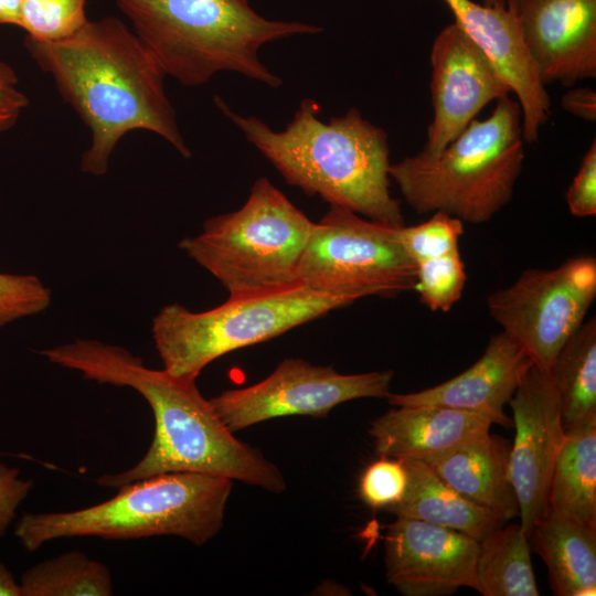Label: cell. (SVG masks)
<instances>
[{
	"label": "cell",
	"instance_id": "cell-32",
	"mask_svg": "<svg viewBox=\"0 0 596 596\" xmlns=\"http://www.w3.org/2000/svg\"><path fill=\"white\" fill-rule=\"evenodd\" d=\"M18 85L14 70L0 61V136L14 127L29 105L28 97Z\"/></svg>",
	"mask_w": 596,
	"mask_h": 596
},
{
	"label": "cell",
	"instance_id": "cell-10",
	"mask_svg": "<svg viewBox=\"0 0 596 596\" xmlns=\"http://www.w3.org/2000/svg\"><path fill=\"white\" fill-rule=\"evenodd\" d=\"M393 372L341 374L332 366L286 359L263 381L227 390L210 400L226 427L235 433L284 416L324 417L352 400L386 398Z\"/></svg>",
	"mask_w": 596,
	"mask_h": 596
},
{
	"label": "cell",
	"instance_id": "cell-6",
	"mask_svg": "<svg viewBox=\"0 0 596 596\" xmlns=\"http://www.w3.org/2000/svg\"><path fill=\"white\" fill-rule=\"evenodd\" d=\"M313 224L263 177L241 209L207 219L201 234L184 237L179 247L228 297L248 296L299 283L297 266Z\"/></svg>",
	"mask_w": 596,
	"mask_h": 596
},
{
	"label": "cell",
	"instance_id": "cell-34",
	"mask_svg": "<svg viewBox=\"0 0 596 596\" xmlns=\"http://www.w3.org/2000/svg\"><path fill=\"white\" fill-rule=\"evenodd\" d=\"M20 0H0V25L19 26Z\"/></svg>",
	"mask_w": 596,
	"mask_h": 596
},
{
	"label": "cell",
	"instance_id": "cell-27",
	"mask_svg": "<svg viewBox=\"0 0 596 596\" xmlns=\"http://www.w3.org/2000/svg\"><path fill=\"white\" fill-rule=\"evenodd\" d=\"M464 222L444 212L419 224L395 227V235L415 264L459 251Z\"/></svg>",
	"mask_w": 596,
	"mask_h": 596
},
{
	"label": "cell",
	"instance_id": "cell-28",
	"mask_svg": "<svg viewBox=\"0 0 596 596\" xmlns=\"http://www.w3.org/2000/svg\"><path fill=\"white\" fill-rule=\"evenodd\" d=\"M51 301V289L39 277L0 273V329L44 311Z\"/></svg>",
	"mask_w": 596,
	"mask_h": 596
},
{
	"label": "cell",
	"instance_id": "cell-29",
	"mask_svg": "<svg viewBox=\"0 0 596 596\" xmlns=\"http://www.w3.org/2000/svg\"><path fill=\"white\" fill-rule=\"evenodd\" d=\"M406 487L407 472L403 461L380 457L362 472L359 494L370 508L387 510L401 501Z\"/></svg>",
	"mask_w": 596,
	"mask_h": 596
},
{
	"label": "cell",
	"instance_id": "cell-25",
	"mask_svg": "<svg viewBox=\"0 0 596 596\" xmlns=\"http://www.w3.org/2000/svg\"><path fill=\"white\" fill-rule=\"evenodd\" d=\"M87 0H20L19 26L42 42L66 39L88 21Z\"/></svg>",
	"mask_w": 596,
	"mask_h": 596
},
{
	"label": "cell",
	"instance_id": "cell-19",
	"mask_svg": "<svg viewBox=\"0 0 596 596\" xmlns=\"http://www.w3.org/2000/svg\"><path fill=\"white\" fill-rule=\"evenodd\" d=\"M529 540L546 565L555 595L596 594V526L547 510L532 526Z\"/></svg>",
	"mask_w": 596,
	"mask_h": 596
},
{
	"label": "cell",
	"instance_id": "cell-35",
	"mask_svg": "<svg viewBox=\"0 0 596 596\" xmlns=\"http://www.w3.org/2000/svg\"><path fill=\"white\" fill-rule=\"evenodd\" d=\"M0 596H22L20 583L2 563H0Z\"/></svg>",
	"mask_w": 596,
	"mask_h": 596
},
{
	"label": "cell",
	"instance_id": "cell-11",
	"mask_svg": "<svg viewBox=\"0 0 596 596\" xmlns=\"http://www.w3.org/2000/svg\"><path fill=\"white\" fill-rule=\"evenodd\" d=\"M433 118L423 151L436 155L490 102L512 93L488 55L455 22L443 28L430 49Z\"/></svg>",
	"mask_w": 596,
	"mask_h": 596
},
{
	"label": "cell",
	"instance_id": "cell-36",
	"mask_svg": "<svg viewBox=\"0 0 596 596\" xmlns=\"http://www.w3.org/2000/svg\"><path fill=\"white\" fill-rule=\"evenodd\" d=\"M485 6L494 7L505 4L507 0H483Z\"/></svg>",
	"mask_w": 596,
	"mask_h": 596
},
{
	"label": "cell",
	"instance_id": "cell-33",
	"mask_svg": "<svg viewBox=\"0 0 596 596\" xmlns=\"http://www.w3.org/2000/svg\"><path fill=\"white\" fill-rule=\"evenodd\" d=\"M562 107L572 115L587 120L596 119V93L586 87L574 88L565 93L561 100Z\"/></svg>",
	"mask_w": 596,
	"mask_h": 596
},
{
	"label": "cell",
	"instance_id": "cell-31",
	"mask_svg": "<svg viewBox=\"0 0 596 596\" xmlns=\"http://www.w3.org/2000/svg\"><path fill=\"white\" fill-rule=\"evenodd\" d=\"M32 487L33 481L22 478L18 468L0 462V536L15 519Z\"/></svg>",
	"mask_w": 596,
	"mask_h": 596
},
{
	"label": "cell",
	"instance_id": "cell-12",
	"mask_svg": "<svg viewBox=\"0 0 596 596\" xmlns=\"http://www.w3.org/2000/svg\"><path fill=\"white\" fill-rule=\"evenodd\" d=\"M515 437L510 449V477L519 504L521 526H532L547 512V491L565 439L560 402L547 372L532 365L509 401Z\"/></svg>",
	"mask_w": 596,
	"mask_h": 596
},
{
	"label": "cell",
	"instance_id": "cell-8",
	"mask_svg": "<svg viewBox=\"0 0 596 596\" xmlns=\"http://www.w3.org/2000/svg\"><path fill=\"white\" fill-rule=\"evenodd\" d=\"M306 287L352 301L393 297L415 290L416 264L395 235V227L330 206L313 224L297 266Z\"/></svg>",
	"mask_w": 596,
	"mask_h": 596
},
{
	"label": "cell",
	"instance_id": "cell-15",
	"mask_svg": "<svg viewBox=\"0 0 596 596\" xmlns=\"http://www.w3.org/2000/svg\"><path fill=\"white\" fill-rule=\"evenodd\" d=\"M517 12L544 85L596 76V0H517Z\"/></svg>",
	"mask_w": 596,
	"mask_h": 596
},
{
	"label": "cell",
	"instance_id": "cell-14",
	"mask_svg": "<svg viewBox=\"0 0 596 596\" xmlns=\"http://www.w3.org/2000/svg\"><path fill=\"white\" fill-rule=\"evenodd\" d=\"M455 23L488 55L517 95L525 142L539 139L551 99L524 44L517 0L489 7L471 0H444Z\"/></svg>",
	"mask_w": 596,
	"mask_h": 596
},
{
	"label": "cell",
	"instance_id": "cell-20",
	"mask_svg": "<svg viewBox=\"0 0 596 596\" xmlns=\"http://www.w3.org/2000/svg\"><path fill=\"white\" fill-rule=\"evenodd\" d=\"M402 461L407 472V487L401 501L386 510L396 518L456 530L478 542L507 523L447 486L424 461Z\"/></svg>",
	"mask_w": 596,
	"mask_h": 596
},
{
	"label": "cell",
	"instance_id": "cell-17",
	"mask_svg": "<svg viewBox=\"0 0 596 596\" xmlns=\"http://www.w3.org/2000/svg\"><path fill=\"white\" fill-rule=\"evenodd\" d=\"M489 417L438 405L394 406L370 425L379 457L426 461L490 429Z\"/></svg>",
	"mask_w": 596,
	"mask_h": 596
},
{
	"label": "cell",
	"instance_id": "cell-26",
	"mask_svg": "<svg viewBox=\"0 0 596 596\" xmlns=\"http://www.w3.org/2000/svg\"><path fill=\"white\" fill-rule=\"evenodd\" d=\"M466 280L459 251L416 264L415 290L432 311H449L461 298Z\"/></svg>",
	"mask_w": 596,
	"mask_h": 596
},
{
	"label": "cell",
	"instance_id": "cell-2",
	"mask_svg": "<svg viewBox=\"0 0 596 596\" xmlns=\"http://www.w3.org/2000/svg\"><path fill=\"white\" fill-rule=\"evenodd\" d=\"M215 103L289 184L330 206L387 226L404 225L401 203L390 192L387 134L358 109L324 124L318 104L304 99L287 127L275 131L257 117L234 113L217 96Z\"/></svg>",
	"mask_w": 596,
	"mask_h": 596
},
{
	"label": "cell",
	"instance_id": "cell-4",
	"mask_svg": "<svg viewBox=\"0 0 596 596\" xmlns=\"http://www.w3.org/2000/svg\"><path fill=\"white\" fill-rule=\"evenodd\" d=\"M524 142L520 105L507 96L488 118L470 121L438 153L422 150L405 157L390 164L389 174L418 214L444 212L481 224L511 201Z\"/></svg>",
	"mask_w": 596,
	"mask_h": 596
},
{
	"label": "cell",
	"instance_id": "cell-18",
	"mask_svg": "<svg viewBox=\"0 0 596 596\" xmlns=\"http://www.w3.org/2000/svg\"><path fill=\"white\" fill-rule=\"evenodd\" d=\"M509 457L508 441L487 432L424 462L459 494L508 522L519 515Z\"/></svg>",
	"mask_w": 596,
	"mask_h": 596
},
{
	"label": "cell",
	"instance_id": "cell-23",
	"mask_svg": "<svg viewBox=\"0 0 596 596\" xmlns=\"http://www.w3.org/2000/svg\"><path fill=\"white\" fill-rule=\"evenodd\" d=\"M476 582L483 596L540 595L521 524L503 525L479 542Z\"/></svg>",
	"mask_w": 596,
	"mask_h": 596
},
{
	"label": "cell",
	"instance_id": "cell-5",
	"mask_svg": "<svg viewBox=\"0 0 596 596\" xmlns=\"http://www.w3.org/2000/svg\"><path fill=\"white\" fill-rule=\"evenodd\" d=\"M232 480L195 472H169L118 488L113 498L73 511L28 512L14 534L29 552L71 538L136 540L182 538L196 546L222 529Z\"/></svg>",
	"mask_w": 596,
	"mask_h": 596
},
{
	"label": "cell",
	"instance_id": "cell-3",
	"mask_svg": "<svg viewBox=\"0 0 596 596\" xmlns=\"http://www.w3.org/2000/svg\"><path fill=\"white\" fill-rule=\"evenodd\" d=\"M132 31L166 75L200 86L234 72L270 87L281 85L259 60V49L296 34L321 31L297 21L263 18L249 0H115Z\"/></svg>",
	"mask_w": 596,
	"mask_h": 596
},
{
	"label": "cell",
	"instance_id": "cell-13",
	"mask_svg": "<svg viewBox=\"0 0 596 596\" xmlns=\"http://www.w3.org/2000/svg\"><path fill=\"white\" fill-rule=\"evenodd\" d=\"M385 543L387 583L404 596H447L460 587L477 590L479 542L425 521L396 518Z\"/></svg>",
	"mask_w": 596,
	"mask_h": 596
},
{
	"label": "cell",
	"instance_id": "cell-21",
	"mask_svg": "<svg viewBox=\"0 0 596 596\" xmlns=\"http://www.w3.org/2000/svg\"><path fill=\"white\" fill-rule=\"evenodd\" d=\"M549 375L565 435L596 425V318L577 329L555 356Z\"/></svg>",
	"mask_w": 596,
	"mask_h": 596
},
{
	"label": "cell",
	"instance_id": "cell-22",
	"mask_svg": "<svg viewBox=\"0 0 596 596\" xmlns=\"http://www.w3.org/2000/svg\"><path fill=\"white\" fill-rule=\"evenodd\" d=\"M547 510L596 526V425L565 436L551 475Z\"/></svg>",
	"mask_w": 596,
	"mask_h": 596
},
{
	"label": "cell",
	"instance_id": "cell-16",
	"mask_svg": "<svg viewBox=\"0 0 596 596\" xmlns=\"http://www.w3.org/2000/svg\"><path fill=\"white\" fill-rule=\"evenodd\" d=\"M533 365L525 351L504 331L492 336L483 354L460 374L419 392L386 396L392 406L438 405L482 414L510 427L503 407Z\"/></svg>",
	"mask_w": 596,
	"mask_h": 596
},
{
	"label": "cell",
	"instance_id": "cell-24",
	"mask_svg": "<svg viewBox=\"0 0 596 596\" xmlns=\"http://www.w3.org/2000/svg\"><path fill=\"white\" fill-rule=\"evenodd\" d=\"M19 583L22 596H110L114 592L109 568L77 550L29 567Z\"/></svg>",
	"mask_w": 596,
	"mask_h": 596
},
{
	"label": "cell",
	"instance_id": "cell-7",
	"mask_svg": "<svg viewBox=\"0 0 596 596\" xmlns=\"http://www.w3.org/2000/svg\"><path fill=\"white\" fill-rule=\"evenodd\" d=\"M353 302L296 283L259 294L228 297L206 311L172 304L152 320V338L163 369L195 381L203 369L232 351L257 344Z\"/></svg>",
	"mask_w": 596,
	"mask_h": 596
},
{
	"label": "cell",
	"instance_id": "cell-9",
	"mask_svg": "<svg viewBox=\"0 0 596 596\" xmlns=\"http://www.w3.org/2000/svg\"><path fill=\"white\" fill-rule=\"evenodd\" d=\"M595 298L596 258L581 255L552 269H525L513 284L491 292L487 307L533 365L549 372Z\"/></svg>",
	"mask_w": 596,
	"mask_h": 596
},
{
	"label": "cell",
	"instance_id": "cell-1",
	"mask_svg": "<svg viewBox=\"0 0 596 596\" xmlns=\"http://www.w3.org/2000/svg\"><path fill=\"white\" fill-rule=\"evenodd\" d=\"M38 66L91 132L81 170L107 172L118 141L129 131L147 130L190 158L164 89L167 76L136 33L115 17L88 20L75 34L42 42L25 38Z\"/></svg>",
	"mask_w": 596,
	"mask_h": 596
},
{
	"label": "cell",
	"instance_id": "cell-30",
	"mask_svg": "<svg viewBox=\"0 0 596 596\" xmlns=\"http://www.w3.org/2000/svg\"><path fill=\"white\" fill-rule=\"evenodd\" d=\"M565 200L577 217L596 215V142L593 140L570 184Z\"/></svg>",
	"mask_w": 596,
	"mask_h": 596
}]
</instances>
